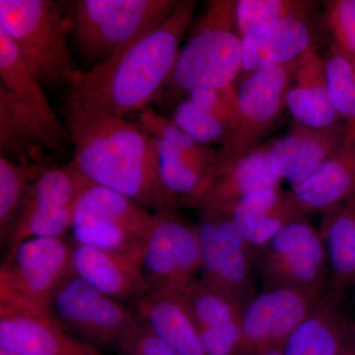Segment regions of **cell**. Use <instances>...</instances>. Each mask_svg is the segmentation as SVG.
<instances>
[{
	"label": "cell",
	"instance_id": "obj_1",
	"mask_svg": "<svg viewBox=\"0 0 355 355\" xmlns=\"http://www.w3.org/2000/svg\"><path fill=\"white\" fill-rule=\"evenodd\" d=\"M198 2L181 0L153 31L69 80L67 113L123 118L156 99L171 73Z\"/></svg>",
	"mask_w": 355,
	"mask_h": 355
},
{
	"label": "cell",
	"instance_id": "obj_2",
	"mask_svg": "<svg viewBox=\"0 0 355 355\" xmlns=\"http://www.w3.org/2000/svg\"><path fill=\"white\" fill-rule=\"evenodd\" d=\"M65 125L76 147L71 164L89 181L155 212L179 205L161 179L155 139L137 123L67 113Z\"/></svg>",
	"mask_w": 355,
	"mask_h": 355
},
{
	"label": "cell",
	"instance_id": "obj_3",
	"mask_svg": "<svg viewBox=\"0 0 355 355\" xmlns=\"http://www.w3.org/2000/svg\"><path fill=\"white\" fill-rule=\"evenodd\" d=\"M241 70L236 1L214 0L180 51L171 73L154 101L161 106H176L191 91L232 85Z\"/></svg>",
	"mask_w": 355,
	"mask_h": 355
},
{
	"label": "cell",
	"instance_id": "obj_4",
	"mask_svg": "<svg viewBox=\"0 0 355 355\" xmlns=\"http://www.w3.org/2000/svg\"><path fill=\"white\" fill-rule=\"evenodd\" d=\"M177 0H78L69 29L81 55L102 62L153 31L172 13Z\"/></svg>",
	"mask_w": 355,
	"mask_h": 355
},
{
	"label": "cell",
	"instance_id": "obj_5",
	"mask_svg": "<svg viewBox=\"0 0 355 355\" xmlns=\"http://www.w3.org/2000/svg\"><path fill=\"white\" fill-rule=\"evenodd\" d=\"M0 28L41 84L69 83L77 71L67 43L69 20L50 0H0Z\"/></svg>",
	"mask_w": 355,
	"mask_h": 355
},
{
	"label": "cell",
	"instance_id": "obj_6",
	"mask_svg": "<svg viewBox=\"0 0 355 355\" xmlns=\"http://www.w3.org/2000/svg\"><path fill=\"white\" fill-rule=\"evenodd\" d=\"M72 272V244L64 238L25 240L0 268V312L48 313L53 293Z\"/></svg>",
	"mask_w": 355,
	"mask_h": 355
},
{
	"label": "cell",
	"instance_id": "obj_7",
	"mask_svg": "<svg viewBox=\"0 0 355 355\" xmlns=\"http://www.w3.org/2000/svg\"><path fill=\"white\" fill-rule=\"evenodd\" d=\"M254 266L263 291L291 288L328 293V254L320 229L308 218L289 224L254 250Z\"/></svg>",
	"mask_w": 355,
	"mask_h": 355
},
{
	"label": "cell",
	"instance_id": "obj_8",
	"mask_svg": "<svg viewBox=\"0 0 355 355\" xmlns=\"http://www.w3.org/2000/svg\"><path fill=\"white\" fill-rule=\"evenodd\" d=\"M154 214L125 196L91 182L72 217L74 244L113 252L144 249Z\"/></svg>",
	"mask_w": 355,
	"mask_h": 355
},
{
	"label": "cell",
	"instance_id": "obj_9",
	"mask_svg": "<svg viewBox=\"0 0 355 355\" xmlns=\"http://www.w3.org/2000/svg\"><path fill=\"white\" fill-rule=\"evenodd\" d=\"M197 230L200 282L244 310L259 294L254 248L229 216H200Z\"/></svg>",
	"mask_w": 355,
	"mask_h": 355
},
{
	"label": "cell",
	"instance_id": "obj_10",
	"mask_svg": "<svg viewBox=\"0 0 355 355\" xmlns=\"http://www.w3.org/2000/svg\"><path fill=\"white\" fill-rule=\"evenodd\" d=\"M49 316L67 333L94 347L116 349L137 324V313L71 272L53 293Z\"/></svg>",
	"mask_w": 355,
	"mask_h": 355
},
{
	"label": "cell",
	"instance_id": "obj_11",
	"mask_svg": "<svg viewBox=\"0 0 355 355\" xmlns=\"http://www.w3.org/2000/svg\"><path fill=\"white\" fill-rule=\"evenodd\" d=\"M142 263L148 294H183L200 272L197 225L178 216L175 209L155 212Z\"/></svg>",
	"mask_w": 355,
	"mask_h": 355
},
{
	"label": "cell",
	"instance_id": "obj_12",
	"mask_svg": "<svg viewBox=\"0 0 355 355\" xmlns=\"http://www.w3.org/2000/svg\"><path fill=\"white\" fill-rule=\"evenodd\" d=\"M301 58L282 67L259 70L240 81L239 127L230 141L219 149L216 168L256 148L279 121L286 109L287 91Z\"/></svg>",
	"mask_w": 355,
	"mask_h": 355
},
{
	"label": "cell",
	"instance_id": "obj_13",
	"mask_svg": "<svg viewBox=\"0 0 355 355\" xmlns=\"http://www.w3.org/2000/svg\"><path fill=\"white\" fill-rule=\"evenodd\" d=\"M324 295L291 288L259 293L242 311L238 355L284 349L289 336L316 309Z\"/></svg>",
	"mask_w": 355,
	"mask_h": 355
},
{
	"label": "cell",
	"instance_id": "obj_14",
	"mask_svg": "<svg viewBox=\"0 0 355 355\" xmlns=\"http://www.w3.org/2000/svg\"><path fill=\"white\" fill-rule=\"evenodd\" d=\"M144 249L113 252L72 244V272L121 303L137 304L149 293L142 263Z\"/></svg>",
	"mask_w": 355,
	"mask_h": 355
},
{
	"label": "cell",
	"instance_id": "obj_15",
	"mask_svg": "<svg viewBox=\"0 0 355 355\" xmlns=\"http://www.w3.org/2000/svg\"><path fill=\"white\" fill-rule=\"evenodd\" d=\"M282 182L268 166V144L259 146L241 157L216 167L193 207L200 216H228L249 193L277 188Z\"/></svg>",
	"mask_w": 355,
	"mask_h": 355
},
{
	"label": "cell",
	"instance_id": "obj_16",
	"mask_svg": "<svg viewBox=\"0 0 355 355\" xmlns=\"http://www.w3.org/2000/svg\"><path fill=\"white\" fill-rule=\"evenodd\" d=\"M347 123L329 128H310L293 121L284 137L268 144L270 170L284 181L297 183L347 142Z\"/></svg>",
	"mask_w": 355,
	"mask_h": 355
},
{
	"label": "cell",
	"instance_id": "obj_17",
	"mask_svg": "<svg viewBox=\"0 0 355 355\" xmlns=\"http://www.w3.org/2000/svg\"><path fill=\"white\" fill-rule=\"evenodd\" d=\"M209 355H238L242 309L200 280L179 296Z\"/></svg>",
	"mask_w": 355,
	"mask_h": 355
},
{
	"label": "cell",
	"instance_id": "obj_18",
	"mask_svg": "<svg viewBox=\"0 0 355 355\" xmlns=\"http://www.w3.org/2000/svg\"><path fill=\"white\" fill-rule=\"evenodd\" d=\"M0 347L23 355H104L64 331L48 313L0 312Z\"/></svg>",
	"mask_w": 355,
	"mask_h": 355
},
{
	"label": "cell",
	"instance_id": "obj_19",
	"mask_svg": "<svg viewBox=\"0 0 355 355\" xmlns=\"http://www.w3.org/2000/svg\"><path fill=\"white\" fill-rule=\"evenodd\" d=\"M292 195L305 216L330 211L355 197V135L316 169L291 184Z\"/></svg>",
	"mask_w": 355,
	"mask_h": 355
},
{
	"label": "cell",
	"instance_id": "obj_20",
	"mask_svg": "<svg viewBox=\"0 0 355 355\" xmlns=\"http://www.w3.org/2000/svg\"><path fill=\"white\" fill-rule=\"evenodd\" d=\"M313 23L299 19L277 21L254 29L241 38L244 77L259 70L291 64L313 46Z\"/></svg>",
	"mask_w": 355,
	"mask_h": 355
},
{
	"label": "cell",
	"instance_id": "obj_21",
	"mask_svg": "<svg viewBox=\"0 0 355 355\" xmlns=\"http://www.w3.org/2000/svg\"><path fill=\"white\" fill-rule=\"evenodd\" d=\"M354 323L343 305V294L327 293L309 317L292 333L284 355H345L350 350Z\"/></svg>",
	"mask_w": 355,
	"mask_h": 355
},
{
	"label": "cell",
	"instance_id": "obj_22",
	"mask_svg": "<svg viewBox=\"0 0 355 355\" xmlns=\"http://www.w3.org/2000/svg\"><path fill=\"white\" fill-rule=\"evenodd\" d=\"M247 242L258 249L293 222L308 218L291 191L265 188L249 193L228 214Z\"/></svg>",
	"mask_w": 355,
	"mask_h": 355
},
{
	"label": "cell",
	"instance_id": "obj_23",
	"mask_svg": "<svg viewBox=\"0 0 355 355\" xmlns=\"http://www.w3.org/2000/svg\"><path fill=\"white\" fill-rule=\"evenodd\" d=\"M286 109L295 123L306 127L329 128L343 123L329 96L326 60L314 48L301 58L292 76Z\"/></svg>",
	"mask_w": 355,
	"mask_h": 355
},
{
	"label": "cell",
	"instance_id": "obj_24",
	"mask_svg": "<svg viewBox=\"0 0 355 355\" xmlns=\"http://www.w3.org/2000/svg\"><path fill=\"white\" fill-rule=\"evenodd\" d=\"M60 148L38 116L0 84V156L20 163L42 161V147Z\"/></svg>",
	"mask_w": 355,
	"mask_h": 355
},
{
	"label": "cell",
	"instance_id": "obj_25",
	"mask_svg": "<svg viewBox=\"0 0 355 355\" xmlns=\"http://www.w3.org/2000/svg\"><path fill=\"white\" fill-rule=\"evenodd\" d=\"M0 77L1 85L38 116L60 146L70 139L67 125L58 120L44 94L41 83L25 64L10 37L0 28Z\"/></svg>",
	"mask_w": 355,
	"mask_h": 355
},
{
	"label": "cell",
	"instance_id": "obj_26",
	"mask_svg": "<svg viewBox=\"0 0 355 355\" xmlns=\"http://www.w3.org/2000/svg\"><path fill=\"white\" fill-rule=\"evenodd\" d=\"M320 232L330 266L328 293L345 294L355 286V197L324 214Z\"/></svg>",
	"mask_w": 355,
	"mask_h": 355
},
{
	"label": "cell",
	"instance_id": "obj_27",
	"mask_svg": "<svg viewBox=\"0 0 355 355\" xmlns=\"http://www.w3.org/2000/svg\"><path fill=\"white\" fill-rule=\"evenodd\" d=\"M135 313L179 355H209L179 296L147 294Z\"/></svg>",
	"mask_w": 355,
	"mask_h": 355
},
{
	"label": "cell",
	"instance_id": "obj_28",
	"mask_svg": "<svg viewBox=\"0 0 355 355\" xmlns=\"http://www.w3.org/2000/svg\"><path fill=\"white\" fill-rule=\"evenodd\" d=\"M137 123L154 139L162 140L172 146L205 179V189L207 188L216 168L218 151L207 144L196 141L178 127L171 119L156 113L150 107L139 112Z\"/></svg>",
	"mask_w": 355,
	"mask_h": 355
},
{
	"label": "cell",
	"instance_id": "obj_29",
	"mask_svg": "<svg viewBox=\"0 0 355 355\" xmlns=\"http://www.w3.org/2000/svg\"><path fill=\"white\" fill-rule=\"evenodd\" d=\"M321 2L314 0H237L236 26L239 36L286 19L312 23Z\"/></svg>",
	"mask_w": 355,
	"mask_h": 355
},
{
	"label": "cell",
	"instance_id": "obj_30",
	"mask_svg": "<svg viewBox=\"0 0 355 355\" xmlns=\"http://www.w3.org/2000/svg\"><path fill=\"white\" fill-rule=\"evenodd\" d=\"M48 164L17 163L0 156V236L6 243L28 188Z\"/></svg>",
	"mask_w": 355,
	"mask_h": 355
},
{
	"label": "cell",
	"instance_id": "obj_31",
	"mask_svg": "<svg viewBox=\"0 0 355 355\" xmlns=\"http://www.w3.org/2000/svg\"><path fill=\"white\" fill-rule=\"evenodd\" d=\"M161 179L178 205L193 207L205 190V179L191 167L179 153L162 140L155 139Z\"/></svg>",
	"mask_w": 355,
	"mask_h": 355
},
{
	"label": "cell",
	"instance_id": "obj_32",
	"mask_svg": "<svg viewBox=\"0 0 355 355\" xmlns=\"http://www.w3.org/2000/svg\"><path fill=\"white\" fill-rule=\"evenodd\" d=\"M324 60L331 105L343 123H347L350 135H355V65L331 48Z\"/></svg>",
	"mask_w": 355,
	"mask_h": 355
},
{
	"label": "cell",
	"instance_id": "obj_33",
	"mask_svg": "<svg viewBox=\"0 0 355 355\" xmlns=\"http://www.w3.org/2000/svg\"><path fill=\"white\" fill-rule=\"evenodd\" d=\"M171 120L200 144H219L224 146L230 140L227 128L189 98H184L175 106Z\"/></svg>",
	"mask_w": 355,
	"mask_h": 355
},
{
	"label": "cell",
	"instance_id": "obj_34",
	"mask_svg": "<svg viewBox=\"0 0 355 355\" xmlns=\"http://www.w3.org/2000/svg\"><path fill=\"white\" fill-rule=\"evenodd\" d=\"M323 3L329 48L342 53L355 65V0H330Z\"/></svg>",
	"mask_w": 355,
	"mask_h": 355
},
{
	"label": "cell",
	"instance_id": "obj_35",
	"mask_svg": "<svg viewBox=\"0 0 355 355\" xmlns=\"http://www.w3.org/2000/svg\"><path fill=\"white\" fill-rule=\"evenodd\" d=\"M187 98L223 123L230 132L231 137H233L239 127L240 121L238 88H236L235 84L218 89L191 91Z\"/></svg>",
	"mask_w": 355,
	"mask_h": 355
},
{
	"label": "cell",
	"instance_id": "obj_36",
	"mask_svg": "<svg viewBox=\"0 0 355 355\" xmlns=\"http://www.w3.org/2000/svg\"><path fill=\"white\" fill-rule=\"evenodd\" d=\"M116 349L120 355H179L139 317Z\"/></svg>",
	"mask_w": 355,
	"mask_h": 355
},
{
	"label": "cell",
	"instance_id": "obj_37",
	"mask_svg": "<svg viewBox=\"0 0 355 355\" xmlns=\"http://www.w3.org/2000/svg\"><path fill=\"white\" fill-rule=\"evenodd\" d=\"M257 355H284V352H282V349H273Z\"/></svg>",
	"mask_w": 355,
	"mask_h": 355
},
{
	"label": "cell",
	"instance_id": "obj_38",
	"mask_svg": "<svg viewBox=\"0 0 355 355\" xmlns=\"http://www.w3.org/2000/svg\"><path fill=\"white\" fill-rule=\"evenodd\" d=\"M0 355H23V354H17V352H12V350L3 349V347H0Z\"/></svg>",
	"mask_w": 355,
	"mask_h": 355
},
{
	"label": "cell",
	"instance_id": "obj_39",
	"mask_svg": "<svg viewBox=\"0 0 355 355\" xmlns=\"http://www.w3.org/2000/svg\"><path fill=\"white\" fill-rule=\"evenodd\" d=\"M350 349L355 354V323L354 326V330H352V345H350Z\"/></svg>",
	"mask_w": 355,
	"mask_h": 355
},
{
	"label": "cell",
	"instance_id": "obj_40",
	"mask_svg": "<svg viewBox=\"0 0 355 355\" xmlns=\"http://www.w3.org/2000/svg\"><path fill=\"white\" fill-rule=\"evenodd\" d=\"M345 355H355V354L354 352H352V349H350L349 352H347V354H345Z\"/></svg>",
	"mask_w": 355,
	"mask_h": 355
}]
</instances>
